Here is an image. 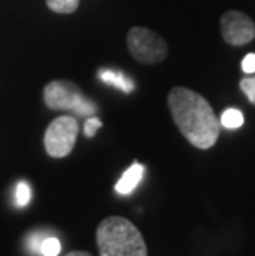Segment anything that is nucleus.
Instances as JSON below:
<instances>
[{
  "instance_id": "1",
  "label": "nucleus",
  "mask_w": 255,
  "mask_h": 256,
  "mask_svg": "<svg viewBox=\"0 0 255 256\" xmlns=\"http://www.w3.org/2000/svg\"><path fill=\"white\" fill-rule=\"evenodd\" d=\"M172 121L181 134L197 149H210L220 136V121L212 106L199 92L176 86L167 94Z\"/></svg>"
},
{
  "instance_id": "2",
  "label": "nucleus",
  "mask_w": 255,
  "mask_h": 256,
  "mask_svg": "<svg viewBox=\"0 0 255 256\" xmlns=\"http://www.w3.org/2000/svg\"><path fill=\"white\" fill-rule=\"evenodd\" d=\"M100 256H148L144 238L128 218L108 216L96 228Z\"/></svg>"
},
{
  "instance_id": "3",
  "label": "nucleus",
  "mask_w": 255,
  "mask_h": 256,
  "mask_svg": "<svg viewBox=\"0 0 255 256\" xmlns=\"http://www.w3.org/2000/svg\"><path fill=\"white\" fill-rule=\"evenodd\" d=\"M43 101L52 111H73L80 116H91L96 106L81 94V90L73 81L55 80L43 90Z\"/></svg>"
},
{
  "instance_id": "4",
  "label": "nucleus",
  "mask_w": 255,
  "mask_h": 256,
  "mask_svg": "<svg viewBox=\"0 0 255 256\" xmlns=\"http://www.w3.org/2000/svg\"><path fill=\"white\" fill-rule=\"evenodd\" d=\"M126 43L131 56L143 64L161 63L167 56L166 40L146 26H133L128 32Z\"/></svg>"
},
{
  "instance_id": "5",
  "label": "nucleus",
  "mask_w": 255,
  "mask_h": 256,
  "mask_svg": "<svg viewBox=\"0 0 255 256\" xmlns=\"http://www.w3.org/2000/svg\"><path fill=\"white\" fill-rule=\"evenodd\" d=\"M78 121L75 116H60L48 124L43 136L47 154L53 159H63L72 154L78 138Z\"/></svg>"
},
{
  "instance_id": "6",
  "label": "nucleus",
  "mask_w": 255,
  "mask_h": 256,
  "mask_svg": "<svg viewBox=\"0 0 255 256\" xmlns=\"http://www.w3.org/2000/svg\"><path fill=\"white\" fill-rule=\"evenodd\" d=\"M220 32L225 43L232 46H242L255 38V24L243 12L229 10L220 17Z\"/></svg>"
},
{
  "instance_id": "7",
  "label": "nucleus",
  "mask_w": 255,
  "mask_h": 256,
  "mask_svg": "<svg viewBox=\"0 0 255 256\" xmlns=\"http://www.w3.org/2000/svg\"><path fill=\"white\" fill-rule=\"evenodd\" d=\"M143 177H144V166H141L139 162H134V164L123 174V177L118 180L115 187L116 192L119 195H129L131 192H134V188L143 180Z\"/></svg>"
},
{
  "instance_id": "8",
  "label": "nucleus",
  "mask_w": 255,
  "mask_h": 256,
  "mask_svg": "<svg viewBox=\"0 0 255 256\" xmlns=\"http://www.w3.org/2000/svg\"><path fill=\"white\" fill-rule=\"evenodd\" d=\"M101 81H105L108 84H113L115 88H119L124 92H131L134 90V83L131 78H128L126 74L121 72H115V70H101L100 72Z\"/></svg>"
},
{
  "instance_id": "9",
  "label": "nucleus",
  "mask_w": 255,
  "mask_h": 256,
  "mask_svg": "<svg viewBox=\"0 0 255 256\" xmlns=\"http://www.w3.org/2000/svg\"><path fill=\"white\" fill-rule=\"evenodd\" d=\"M220 126L225 129H237L243 124V114L242 111L235 110V108H229L222 112V116L219 118Z\"/></svg>"
},
{
  "instance_id": "10",
  "label": "nucleus",
  "mask_w": 255,
  "mask_h": 256,
  "mask_svg": "<svg viewBox=\"0 0 255 256\" xmlns=\"http://www.w3.org/2000/svg\"><path fill=\"white\" fill-rule=\"evenodd\" d=\"M78 5L80 0H47V7L55 14H73Z\"/></svg>"
},
{
  "instance_id": "11",
  "label": "nucleus",
  "mask_w": 255,
  "mask_h": 256,
  "mask_svg": "<svg viewBox=\"0 0 255 256\" xmlns=\"http://www.w3.org/2000/svg\"><path fill=\"white\" fill-rule=\"evenodd\" d=\"M60 250H62V244H60L57 238H53V236L43 238L42 246H40V253L43 256H58Z\"/></svg>"
},
{
  "instance_id": "12",
  "label": "nucleus",
  "mask_w": 255,
  "mask_h": 256,
  "mask_svg": "<svg viewBox=\"0 0 255 256\" xmlns=\"http://www.w3.org/2000/svg\"><path fill=\"white\" fill-rule=\"evenodd\" d=\"M238 86L243 91V94L247 96V100L255 106V74H248L247 78H242Z\"/></svg>"
},
{
  "instance_id": "13",
  "label": "nucleus",
  "mask_w": 255,
  "mask_h": 256,
  "mask_svg": "<svg viewBox=\"0 0 255 256\" xmlns=\"http://www.w3.org/2000/svg\"><path fill=\"white\" fill-rule=\"evenodd\" d=\"M30 197H32V192H30L29 184L20 182L17 185V190H15V200H17V205L19 206H25L30 202Z\"/></svg>"
},
{
  "instance_id": "14",
  "label": "nucleus",
  "mask_w": 255,
  "mask_h": 256,
  "mask_svg": "<svg viewBox=\"0 0 255 256\" xmlns=\"http://www.w3.org/2000/svg\"><path fill=\"white\" fill-rule=\"evenodd\" d=\"M103 126V122L96 116H90L85 122V136L86 138H95L96 130Z\"/></svg>"
},
{
  "instance_id": "15",
  "label": "nucleus",
  "mask_w": 255,
  "mask_h": 256,
  "mask_svg": "<svg viewBox=\"0 0 255 256\" xmlns=\"http://www.w3.org/2000/svg\"><path fill=\"white\" fill-rule=\"evenodd\" d=\"M242 72L245 74H255V53H248L242 60Z\"/></svg>"
},
{
  "instance_id": "16",
  "label": "nucleus",
  "mask_w": 255,
  "mask_h": 256,
  "mask_svg": "<svg viewBox=\"0 0 255 256\" xmlns=\"http://www.w3.org/2000/svg\"><path fill=\"white\" fill-rule=\"evenodd\" d=\"M42 242H43V238L40 236H34L29 242V248L32 250V252H35V253H39L40 252V246H42Z\"/></svg>"
},
{
  "instance_id": "17",
  "label": "nucleus",
  "mask_w": 255,
  "mask_h": 256,
  "mask_svg": "<svg viewBox=\"0 0 255 256\" xmlns=\"http://www.w3.org/2000/svg\"><path fill=\"white\" fill-rule=\"evenodd\" d=\"M67 256H93V254L88 253V252H72V253H68Z\"/></svg>"
}]
</instances>
